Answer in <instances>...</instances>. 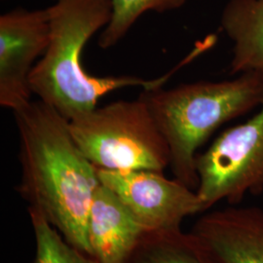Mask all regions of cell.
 <instances>
[{"label": "cell", "instance_id": "3957f363", "mask_svg": "<svg viewBox=\"0 0 263 263\" xmlns=\"http://www.w3.org/2000/svg\"><path fill=\"white\" fill-rule=\"evenodd\" d=\"M140 97L169 144L174 178L196 190L198 149L224 123L260 106L263 74L245 72L232 80L143 90Z\"/></svg>", "mask_w": 263, "mask_h": 263}, {"label": "cell", "instance_id": "6da1fadb", "mask_svg": "<svg viewBox=\"0 0 263 263\" xmlns=\"http://www.w3.org/2000/svg\"><path fill=\"white\" fill-rule=\"evenodd\" d=\"M19 132L20 195L69 244L91 254L88 216L102 184L98 169L77 145L69 121L38 100L14 112Z\"/></svg>", "mask_w": 263, "mask_h": 263}, {"label": "cell", "instance_id": "52a82bcc", "mask_svg": "<svg viewBox=\"0 0 263 263\" xmlns=\"http://www.w3.org/2000/svg\"><path fill=\"white\" fill-rule=\"evenodd\" d=\"M46 9L10 10L0 17V105L20 110L31 103L29 76L47 50Z\"/></svg>", "mask_w": 263, "mask_h": 263}, {"label": "cell", "instance_id": "5b68a950", "mask_svg": "<svg viewBox=\"0 0 263 263\" xmlns=\"http://www.w3.org/2000/svg\"><path fill=\"white\" fill-rule=\"evenodd\" d=\"M247 122L222 132L196 157L202 212L221 201L237 206L263 192V101Z\"/></svg>", "mask_w": 263, "mask_h": 263}, {"label": "cell", "instance_id": "ba28073f", "mask_svg": "<svg viewBox=\"0 0 263 263\" xmlns=\"http://www.w3.org/2000/svg\"><path fill=\"white\" fill-rule=\"evenodd\" d=\"M217 263H263V209L230 206L201 216L190 231Z\"/></svg>", "mask_w": 263, "mask_h": 263}, {"label": "cell", "instance_id": "4fadbf2b", "mask_svg": "<svg viewBox=\"0 0 263 263\" xmlns=\"http://www.w3.org/2000/svg\"><path fill=\"white\" fill-rule=\"evenodd\" d=\"M111 19L99 38V46L103 49L115 46L144 13L178 10L185 5L186 0H111Z\"/></svg>", "mask_w": 263, "mask_h": 263}, {"label": "cell", "instance_id": "7c38bea8", "mask_svg": "<svg viewBox=\"0 0 263 263\" xmlns=\"http://www.w3.org/2000/svg\"><path fill=\"white\" fill-rule=\"evenodd\" d=\"M28 211L35 240L32 263H99L91 254L69 244L38 210Z\"/></svg>", "mask_w": 263, "mask_h": 263}, {"label": "cell", "instance_id": "8fae6325", "mask_svg": "<svg viewBox=\"0 0 263 263\" xmlns=\"http://www.w3.org/2000/svg\"><path fill=\"white\" fill-rule=\"evenodd\" d=\"M127 263H217L191 232H148Z\"/></svg>", "mask_w": 263, "mask_h": 263}, {"label": "cell", "instance_id": "7a4b0ae2", "mask_svg": "<svg viewBox=\"0 0 263 263\" xmlns=\"http://www.w3.org/2000/svg\"><path fill=\"white\" fill-rule=\"evenodd\" d=\"M50 37L47 50L29 76L32 94L56 108L68 120L92 110L104 95L141 86L149 91L161 88L179 69L146 80L134 76H96L83 67L86 44L104 29L112 14L111 0H54L48 7Z\"/></svg>", "mask_w": 263, "mask_h": 263}, {"label": "cell", "instance_id": "277c9868", "mask_svg": "<svg viewBox=\"0 0 263 263\" xmlns=\"http://www.w3.org/2000/svg\"><path fill=\"white\" fill-rule=\"evenodd\" d=\"M69 121L77 145L97 169L164 172L169 144L141 97L80 113Z\"/></svg>", "mask_w": 263, "mask_h": 263}, {"label": "cell", "instance_id": "9c48e42d", "mask_svg": "<svg viewBox=\"0 0 263 263\" xmlns=\"http://www.w3.org/2000/svg\"><path fill=\"white\" fill-rule=\"evenodd\" d=\"M146 233L121 199L102 183L88 216L91 255L99 263H127Z\"/></svg>", "mask_w": 263, "mask_h": 263}, {"label": "cell", "instance_id": "8992f818", "mask_svg": "<svg viewBox=\"0 0 263 263\" xmlns=\"http://www.w3.org/2000/svg\"><path fill=\"white\" fill-rule=\"evenodd\" d=\"M101 182L121 199L148 232L181 229L182 221L202 212L196 190L156 171L98 169Z\"/></svg>", "mask_w": 263, "mask_h": 263}, {"label": "cell", "instance_id": "30bf717a", "mask_svg": "<svg viewBox=\"0 0 263 263\" xmlns=\"http://www.w3.org/2000/svg\"><path fill=\"white\" fill-rule=\"evenodd\" d=\"M220 28L233 42L231 74H263V0H227Z\"/></svg>", "mask_w": 263, "mask_h": 263}]
</instances>
